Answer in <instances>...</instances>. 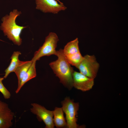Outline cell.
Wrapping results in <instances>:
<instances>
[{
	"label": "cell",
	"mask_w": 128,
	"mask_h": 128,
	"mask_svg": "<svg viewBox=\"0 0 128 128\" xmlns=\"http://www.w3.org/2000/svg\"><path fill=\"white\" fill-rule=\"evenodd\" d=\"M55 55L58 57L56 60L51 62L49 65L60 82L69 90L73 86V75L74 70L64 55L63 49L56 50Z\"/></svg>",
	"instance_id": "cell-1"
},
{
	"label": "cell",
	"mask_w": 128,
	"mask_h": 128,
	"mask_svg": "<svg viewBox=\"0 0 128 128\" xmlns=\"http://www.w3.org/2000/svg\"><path fill=\"white\" fill-rule=\"evenodd\" d=\"M20 11L14 9L11 11L9 15L7 14L1 19L2 22L0 27L5 35L14 43L18 46L22 43L20 36L22 31L26 27L21 26L16 23L17 18L21 14Z\"/></svg>",
	"instance_id": "cell-2"
},
{
	"label": "cell",
	"mask_w": 128,
	"mask_h": 128,
	"mask_svg": "<svg viewBox=\"0 0 128 128\" xmlns=\"http://www.w3.org/2000/svg\"><path fill=\"white\" fill-rule=\"evenodd\" d=\"M59 40L55 33L50 32L46 37L42 45L35 52L31 60L32 61L39 60L41 57L44 56L55 55L57 43Z\"/></svg>",
	"instance_id": "cell-3"
},
{
	"label": "cell",
	"mask_w": 128,
	"mask_h": 128,
	"mask_svg": "<svg viewBox=\"0 0 128 128\" xmlns=\"http://www.w3.org/2000/svg\"><path fill=\"white\" fill-rule=\"evenodd\" d=\"M62 108L66 115L67 128H79V126L77 123V117L79 109V103L75 102L69 97H66L62 101Z\"/></svg>",
	"instance_id": "cell-4"
},
{
	"label": "cell",
	"mask_w": 128,
	"mask_h": 128,
	"mask_svg": "<svg viewBox=\"0 0 128 128\" xmlns=\"http://www.w3.org/2000/svg\"><path fill=\"white\" fill-rule=\"evenodd\" d=\"M100 64L94 55H86L76 67L80 73L87 77L94 79L97 76Z\"/></svg>",
	"instance_id": "cell-5"
},
{
	"label": "cell",
	"mask_w": 128,
	"mask_h": 128,
	"mask_svg": "<svg viewBox=\"0 0 128 128\" xmlns=\"http://www.w3.org/2000/svg\"><path fill=\"white\" fill-rule=\"evenodd\" d=\"M31 105L32 107L30 109L31 112L37 116L39 121L43 122L46 125V128H54L53 111L48 110L44 106L37 103H32Z\"/></svg>",
	"instance_id": "cell-6"
},
{
	"label": "cell",
	"mask_w": 128,
	"mask_h": 128,
	"mask_svg": "<svg viewBox=\"0 0 128 128\" xmlns=\"http://www.w3.org/2000/svg\"><path fill=\"white\" fill-rule=\"evenodd\" d=\"M36 9L44 13L58 14L65 10L67 7L62 2L56 0H35Z\"/></svg>",
	"instance_id": "cell-7"
},
{
	"label": "cell",
	"mask_w": 128,
	"mask_h": 128,
	"mask_svg": "<svg viewBox=\"0 0 128 128\" xmlns=\"http://www.w3.org/2000/svg\"><path fill=\"white\" fill-rule=\"evenodd\" d=\"M73 79V87L83 91L90 90L94 84V79L89 78L80 72L74 71Z\"/></svg>",
	"instance_id": "cell-8"
},
{
	"label": "cell",
	"mask_w": 128,
	"mask_h": 128,
	"mask_svg": "<svg viewBox=\"0 0 128 128\" xmlns=\"http://www.w3.org/2000/svg\"><path fill=\"white\" fill-rule=\"evenodd\" d=\"M14 114L6 103L0 100V128H9L12 125Z\"/></svg>",
	"instance_id": "cell-9"
},
{
	"label": "cell",
	"mask_w": 128,
	"mask_h": 128,
	"mask_svg": "<svg viewBox=\"0 0 128 128\" xmlns=\"http://www.w3.org/2000/svg\"><path fill=\"white\" fill-rule=\"evenodd\" d=\"M54 125L57 128L67 127V123L62 108L56 107L53 111Z\"/></svg>",
	"instance_id": "cell-10"
},
{
	"label": "cell",
	"mask_w": 128,
	"mask_h": 128,
	"mask_svg": "<svg viewBox=\"0 0 128 128\" xmlns=\"http://www.w3.org/2000/svg\"><path fill=\"white\" fill-rule=\"evenodd\" d=\"M21 54V53L19 51L13 52L10 58L11 60L10 63L5 70V75L3 77L4 78H6L10 73L14 72L17 68L23 62V61L19 59V56Z\"/></svg>",
	"instance_id": "cell-11"
},
{
	"label": "cell",
	"mask_w": 128,
	"mask_h": 128,
	"mask_svg": "<svg viewBox=\"0 0 128 128\" xmlns=\"http://www.w3.org/2000/svg\"><path fill=\"white\" fill-rule=\"evenodd\" d=\"M36 62L35 61H32L31 66L22 79L19 86L17 87L15 91L16 93H18L21 88L26 82L36 77Z\"/></svg>",
	"instance_id": "cell-12"
},
{
	"label": "cell",
	"mask_w": 128,
	"mask_h": 128,
	"mask_svg": "<svg viewBox=\"0 0 128 128\" xmlns=\"http://www.w3.org/2000/svg\"><path fill=\"white\" fill-rule=\"evenodd\" d=\"M32 61L31 60L23 61L16 69L14 72L16 75L18 80V87L22 79L31 66Z\"/></svg>",
	"instance_id": "cell-13"
},
{
	"label": "cell",
	"mask_w": 128,
	"mask_h": 128,
	"mask_svg": "<svg viewBox=\"0 0 128 128\" xmlns=\"http://www.w3.org/2000/svg\"><path fill=\"white\" fill-rule=\"evenodd\" d=\"M78 43V38L67 43L63 49L65 56L72 55L80 52Z\"/></svg>",
	"instance_id": "cell-14"
},
{
	"label": "cell",
	"mask_w": 128,
	"mask_h": 128,
	"mask_svg": "<svg viewBox=\"0 0 128 128\" xmlns=\"http://www.w3.org/2000/svg\"><path fill=\"white\" fill-rule=\"evenodd\" d=\"M65 56L70 64L76 67L80 63L83 58L80 52L72 55Z\"/></svg>",
	"instance_id": "cell-15"
},
{
	"label": "cell",
	"mask_w": 128,
	"mask_h": 128,
	"mask_svg": "<svg viewBox=\"0 0 128 128\" xmlns=\"http://www.w3.org/2000/svg\"><path fill=\"white\" fill-rule=\"evenodd\" d=\"M4 79V77H0V92L5 99H8L10 98L11 94L3 84L2 81Z\"/></svg>",
	"instance_id": "cell-16"
},
{
	"label": "cell",
	"mask_w": 128,
	"mask_h": 128,
	"mask_svg": "<svg viewBox=\"0 0 128 128\" xmlns=\"http://www.w3.org/2000/svg\"><path fill=\"white\" fill-rule=\"evenodd\" d=\"M56 0L60 3L61 2L59 0Z\"/></svg>",
	"instance_id": "cell-17"
}]
</instances>
